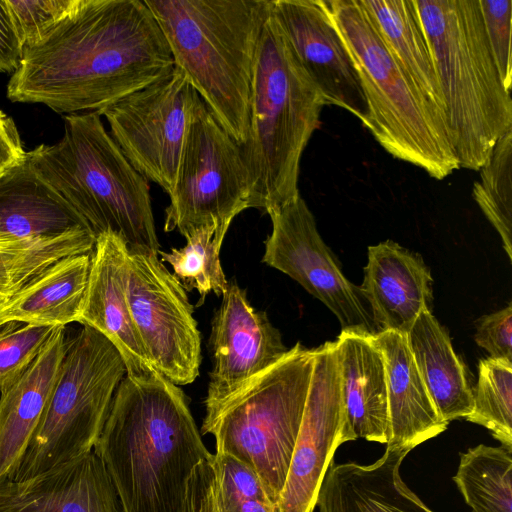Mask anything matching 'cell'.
Returning <instances> with one entry per match:
<instances>
[{
    "instance_id": "obj_1",
    "label": "cell",
    "mask_w": 512,
    "mask_h": 512,
    "mask_svg": "<svg viewBox=\"0 0 512 512\" xmlns=\"http://www.w3.org/2000/svg\"><path fill=\"white\" fill-rule=\"evenodd\" d=\"M173 67L167 41L144 0H77L37 43L24 47L7 97L58 113L99 111Z\"/></svg>"
},
{
    "instance_id": "obj_2",
    "label": "cell",
    "mask_w": 512,
    "mask_h": 512,
    "mask_svg": "<svg viewBox=\"0 0 512 512\" xmlns=\"http://www.w3.org/2000/svg\"><path fill=\"white\" fill-rule=\"evenodd\" d=\"M93 451L120 512H183L191 473L212 456L184 392L156 371L125 375Z\"/></svg>"
},
{
    "instance_id": "obj_3",
    "label": "cell",
    "mask_w": 512,
    "mask_h": 512,
    "mask_svg": "<svg viewBox=\"0 0 512 512\" xmlns=\"http://www.w3.org/2000/svg\"><path fill=\"white\" fill-rule=\"evenodd\" d=\"M187 78L226 132L245 143L254 59L269 0H144Z\"/></svg>"
},
{
    "instance_id": "obj_4",
    "label": "cell",
    "mask_w": 512,
    "mask_h": 512,
    "mask_svg": "<svg viewBox=\"0 0 512 512\" xmlns=\"http://www.w3.org/2000/svg\"><path fill=\"white\" fill-rule=\"evenodd\" d=\"M325 105L269 10L256 47L247 139L240 145L251 208L267 212L300 194L301 158Z\"/></svg>"
},
{
    "instance_id": "obj_5",
    "label": "cell",
    "mask_w": 512,
    "mask_h": 512,
    "mask_svg": "<svg viewBox=\"0 0 512 512\" xmlns=\"http://www.w3.org/2000/svg\"><path fill=\"white\" fill-rule=\"evenodd\" d=\"M27 158L95 238L114 233L129 253L158 256L148 181L123 155L97 111L65 116L63 137L27 152Z\"/></svg>"
},
{
    "instance_id": "obj_6",
    "label": "cell",
    "mask_w": 512,
    "mask_h": 512,
    "mask_svg": "<svg viewBox=\"0 0 512 512\" xmlns=\"http://www.w3.org/2000/svg\"><path fill=\"white\" fill-rule=\"evenodd\" d=\"M434 60L449 139L459 167L478 171L512 127L478 0H414Z\"/></svg>"
},
{
    "instance_id": "obj_7",
    "label": "cell",
    "mask_w": 512,
    "mask_h": 512,
    "mask_svg": "<svg viewBox=\"0 0 512 512\" xmlns=\"http://www.w3.org/2000/svg\"><path fill=\"white\" fill-rule=\"evenodd\" d=\"M357 71L368 107L365 127L394 158L442 180L459 169L448 137L386 48L360 0H324Z\"/></svg>"
},
{
    "instance_id": "obj_8",
    "label": "cell",
    "mask_w": 512,
    "mask_h": 512,
    "mask_svg": "<svg viewBox=\"0 0 512 512\" xmlns=\"http://www.w3.org/2000/svg\"><path fill=\"white\" fill-rule=\"evenodd\" d=\"M313 361L314 348L297 342L203 419L201 432L214 437L215 453L249 466L277 505L300 430Z\"/></svg>"
},
{
    "instance_id": "obj_9",
    "label": "cell",
    "mask_w": 512,
    "mask_h": 512,
    "mask_svg": "<svg viewBox=\"0 0 512 512\" xmlns=\"http://www.w3.org/2000/svg\"><path fill=\"white\" fill-rule=\"evenodd\" d=\"M126 374L116 347L97 330L82 325L67 339L45 411L6 479L25 480L91 452Z\"/></svg>"
},
{
    "instance_id": "obj_10",
    "label": "cell",
    "mask_w": 512,
    "mask_h": 512,
    "mask_svg": "<svg viewBox=\"0 0 512 512\" xmlns=\"http://www.w3.org/2000/svg\"><path fill=\"white\" fill-rule=\"evenodd\" d=\"M169 195L164 230L185 238L216 225L222 246L233 219L251 208V184L241 146L197 98L185 134L176 178Z\"/></svg>"
},
{
    "instance_id": "obj_11",
    "label": "cell",
    "mask_w": 512,
    "mask_h": 512,
    "mask_svg": "<svg viewBox=\"0 0 512 512\" xmlns=\"http://www.w3.org/2000/svg\"><path fill=\"white\" fill-rule=\"evenodd\" d=\"M199 95L176 67L97 111L129 163L167 194L173 188L181 150Z\"/></svg>"
},
{
    "instance_id": "obj_12",
    "label": "cell",
    "mask_w": 512,
    "mask_h": 512,
    "mask_svg": "<svg viewBox=\"0 0 512 512\" xmlns=\"http://www.w3.org/2000/svg\"><path fill=\"white\" fill-rule=\"evenodd\" d=\"M127 303L154 369L177 386L199 375L201 336L194 306L158 256L128 253Z\"/></svg>"
},
{
    "instance_id": "obj_13",
    "label": "cell",
    "mask_w": 512,
    "mask_h": 512,
    "mask_svg": "<svg viewBox=\"0 0 512 512\" xmlns=\"http://www.w3.org/2000/svg\"><path fill=\"white\" fill-rule=\"evenodd\" d=\"M272 231L262 262L288 275L337 317L341 331L375 336L377 328L360 287L350 282L318 232L300 194L269 209Z\"/></svg>"
},
{
    "instance_id": "obj_14",
    "label": "cell",
    "mask_w": 512,
    "mask_h": 512,
    "mask_svg": "<svg viewBox=\"0 0 512 512\" xmlns=\"http://www.w3.org/2000/svg\"><path fill=\"white\" fill-rule=\"evenodd\" d=\"M348 441L335 341L325 342L314 348L303 418L278 503L280 512L314 511L326 470L337 448Z\"/></svg>"
},
{
    "instance_id": "obj_15",
    "label": "cell",
    "mask_w": 512,
    "mask_h": 512,
    "mask_svg": "<svg viewBox=\"0 0 512 512\" xmlns=\"http://www.w3.org/2000/svg\"><path fill=\"white\" fill-rule=\"evenodd\" d=\"M210 344L214 364L205 413L221 406L289 350L266 312L256 311L234 280L228 281L214 313Z\"/></svg>"
},
{
    "instance_id": "obj_16",
    "label": "cell",
    "mask_w": 512,
    "mask_h": 512,
    "mask_svg": "<svg viewBox=\"0 0 512 512\" xmlns=\"http://www.w3.org/2000/svg\"><path fill=\"white\" fill-rule=\"evenodd\" d=\"M269 10L327 105L365 126L368 107L352 58L324 0H269Z\"/></svg>"
},
{
    "instance_id": "obj_17",
    "label": "cell",
    "mask_w": 512,
    "mask_h": 512,
    "mask_svg": "<svg viewBox=\"0 0 512 512\" xmlns=\"http://www.w3.org/2000/svg\"><path fill=\"white\" fill-rule=\"evenodd\" d=\"M124 241L114 233L95 240L79 323L105 336L119 351L127 375L154 372L135 329L127 303V258Z\"/></svg>"
},
{
    "instance_id": "obj_18",
    "label": "cell",
    "mask_w": 512,
    "mask_h": 512,
    "mask_svg": "<svg viewBox=\"0 0 512 512\" xmlns=\"http://www.w3.org/2000/svg\"><path fill=\"white\" fill-rule=\"evenodd\" d=\"M0 512H120V506L92 450L25 480H1Z\"/></svg>"
},
{
    "instance_id": "obj_19",
    "label": "cell",
    "mask_w": 512,
    "mask_h": 512,
    "mask_svg": "<svg viewBox=\"0 0 512 512\" xmlns=\"http://www.w3.org/2000/svg\"><path fill=\"white\" fill-rule=\"evenodd\" d=\"M359 286L379 331L407 335L423 310L432 312L433 278L420 254L392 240L368 247Z\"/></svg>"
},
{
    "instance_id": "obj_20",
    "label": "cell",
    "mask_w": 512,
    "mask_h": 512,
    "mask_svg": "<svg viewBox=\"0 0 512 512\" xmlns=\"http://www.w3.org/2000/svg\"><path fill=\"white\" fill-rule=\"evenodd\" d=\"M411 450L387 447L365 465L332 459L317 494L319 512H435L401 478V464Z\"/></svg>"
},
{
    "instance_id": "obj_21",
    "label": "cell",
    "mask_w": 512,
    "mask_h": 512,
    "mask_svg": "<svg viewBox=\"0 0 512 512\" xmlns=\"http://www.w3.org/2000/svg\"><path fill=\"white\" fill-rule=\"evenodd\" d=\"M345 429L351 441L386 443L389 411L382 352L374 336L341 331L335 341Z\"/></svg>"
},
{
    "instance_id": "obj_22",
    "label": "cell",
    "mask_w": 512,
    "mask_h": 512,
    "mask_svg": "<svg viewBox=\"0 0 512 512\" xmlns=\"http://www.w3.org/2000/svg\"><path fill=\"white\" fill-rule=\"evenodd\" d=\"M67 338L57 326L35 360L0 390V481L16 468L52 394Z\"/></svg>"
},
{
    "instance_id": "obj_23",
    "label": "cell",
    "mask_w": 512,
    "mask_h": 512,
    "mask_svg": "<svg viewBox=\"0 0 512 512\" xmlns=\"http://www.w3.org/2000/svg\"><path fill=\"white\" fill-rule=\"evenodd\" d=\"M385 366L389 429L387 447L411 448L444 432L440 416L413 359L407 335L386 330L374 336Z\"/></svg>"
},
{
    "instance_id": "obj_24",
    "label": "cell",
    "mask_w": 512,
    "mask_h": 512,
    "mask_svg": "<svg viewBox=\"0 0 512 512\" xmlns=\"http://www.w3.org/2000/svg\"><path fill=\"white\" fill-rule=\"evenodd\" d=\"M75 230L90 231L77 211L35 171L26 152L0 177V242L54 238Z\"/></svg>"
},
{
    "instance_id": "obj_25",
    "label": "cell",
    "mask_w": 512,
    "mask_h": 512,
    "mask_svg": "<svg viewBox=\"0 0 512 512\" xmlns=\"http://www.w3.org/2000/svg\"><path fill=\"white\" fill-rule=\"evenodd\" d=\"M360 2L429 114L448 134L433 56L414 0Z\"/></svg>"
},
{
    "instance_id": "obj_26",
    "label": "cell",
    "mask_w": 512,
    "mask_h": 512,
    "mask_svg": "<svg viewBox=\"0 0 512 512\" xmlns=\"http://www.w3.org/2000/svg\"><path fill=\"white\" fill-rule=\"evenodd\" d=\"M422 380L442 419L466 418L473 409V389L466 367L455 353L447 330L433 313L423 310L407 333Z\"/></svg>"
},
{
    "instance_id": "obj_27",
    "label": "cell",
    "mask_w": 512,
    "mask_h": 512,
    "mask_svg": "<svg viewBox=\"0 0 512 512\" xmlns=\"http://www.w3.org/2000/svg\"><path fill=\"white\" fill-rule=\"evenodd\" d=\"M90 263L91 253H85L51 265L11 299L9 320L53 327L79 323Z\"/></svg>"
},
{
    "instance_id": "obj_28",
    "label": "cell",
    "mask_w": 512,
    "mask_h": 512,
    "mask_svg": "<svg viewBox=\"0 0 512 512\" xmlns=\"http://www.w3.org/2000/svg\"><path fill=\"white\" fill-rule=\"evenodd\" d=\"M95 236L75 230L54 238L0 242V299L12 298L54 263L92 253Z\"/></svg>"
},
{
    "instance_id": "obj_29",
    "label": "cell",
    "mask_w": 512,
    "mask_h": 512,
    "mask_svg": "<svg viewBox=\"0 0 512 512\" xmlns=\"http://www.w3.org/2000/svg\"><path fill=\"white\" fill-rule=\"evenodd\" d=\"M453 480L472 512H512V451L505 447L469 448Z\"/></svg>"
},
{
    "instance_id": "obj_30",
    "label": "cell",
    "mask_w": 512,
    "mask_h": 512,
    "mask_svg": "<svg viewBox=\"0 0 512 512\" xmlns=\"http://www.w3.org/2000/svg\"><path fill=\"white\" fill-rule=\"evenodd\" d=\"M472 195L501 237L512 261V127L496 141L488 159L478 170Z\"/></svg>"
},
{
    "instance_id": "obj_31",
    "label": "cell",
    "mask_w": 512,
    "mask_h": 512,
    "mask_svg": "<svg viewBox=\"0 0 512 512\" xmlns=\"http://www.w3.org/2000/svg\"><path fill=\"white\" fill-rule=\"evenodd\" d=\"M216 230V225L202 227L186 238L184 247L159 252L161 261L172 267L185 291L199 293V304L211 292L222 296L228 287L220 261L221 246L215 241Z\"/></svg>"
},
{
    "instance_id": "obj_32",
    "label": "cell",
    "mask_w": 512,
    "mask_h": 512,
    "mask_svg": "<svg viewBox=\"0 0 512 512\" xmlns=\"http://www.w3.org/2000/svg\"><path fill=\"white\" fill-rule=\"evenodd\" d=\"M467 421L487 428L512 451V362L486 358L479 362L473 409Z\"/></svg>"
},
{
    "instance_id": "obj_33",
    "label": "cell",
    "mask_w": 512,
    "mask_h": 512,
    "mask_svg": "<svg viewBox=\"0 0 512 512\" xmlns=\"http://www.w3.org/2000/svg\"><path fill=\"white\" fill-rule=\"evenodd\" d=\"M220 512H280L258 475L238 459L212 455Z\"/></svg>"
},
{
    "instance_id": "obj_34",
    "label": "cell",
    "mask_w": 512,
    "mask_h": 512,
    "mask_svg": "<svg viewBox=\"0 0 512 512\" xmlns=\"http://www.w3.org/2000/svg\"><path fill=\"white\" fill-rule=\"evenodd\" d=\"M55 328L16 321L0 326V390L35 360Z\"/></svg>"
},
{
    "instance_id": "obj_35",
    "label": "cell",
    "mask_w": 512,
    "mask_h": 512,
    "mask_svg": "<svg viewBox=\"0 0 512 512\" xmlns=\"http://www.w3.org/2000/svg\"><path fill=\"white\" fill-rule=\"evenodd\" d=\"M6 2L23 47L37 43L77 4V0H6Z\"/></svg>"
},
{
    "instance_id": "obj_36",
    "label": "cell",
    "mask_w": 512,
    "mask_h": 512,
    "mask_svg": "<svg viewBox=\"0 0 512 512\" xmlns=\"http://www.w3.org/2000/svg\"><path fill=\"white\" fill-rule=\"evenodd\" d=\"M488 43L505 89L512 87V0H478Z\"/></svg>"
},
{
    "instance_id": "obj_37",
    "label": "cell",
    "mask_w": 512,
    "mask_h": 512,
    "mask_svg": "<svg viewBox=\"0 0 512 512\" xmlns=\"http://www.w3.org/2000/svg\"><path fill=\"white\" fill-rule=\"evenodd\" d=\"M474 338L490 358L512 362V304L480 317Z\"/></svg>"
},
{
    "instance_id": "obj_38",
    "label": "cell",
    "mask_w": 512,
    "mask_h": 512,
    "mask_svg": "<svg viewBox=\"0 0 512 512\" xmlns=\"http://www.w3.org/2000/svg\"><path fill=\"white\" fill-rule=\"evenodd\" d=\"M183 512H220L212 456L200 462L191 473L186 485Z\"/></svg>"
},
{
    "instance_id": "obj_39",
    "label": "cell",
    "mask_w": 512,
    "mask_h": 512,
    "mask_svg": "<svg viewBox=\"0 0 512 512\" xmlns=\"http://www.w3.org/2000/svg\"><path fill=\"white\" fill-rule=\"evenodd\" d=\"M24 47L15 30L6 0H0V71L14 73Z\"/></svg>"
},
{
    "instance_id": "obj_40",
    "label": "cell",
    "mask_w": 512,
    "mask_h": 512,
    "mask_svg": "<svg viewBox=\"0 0 512 512\" xmlns=\"http://www.w3.org/2000/svg\"><path fill=\"white\" fill-rule=\"evenodd\" d=\"M25 157L13 119L0 110V177Z\"/></svg>"
},
{
    "instance_id": "obj_41",
    "label": "cell",
    "mask_w": 512,
    "mask_h": 512,
    "mask_svg": "<svg viewBox=\"0 0 512 512\" xmlns=\"http://www.w3.org/2000/svg\"><path fill=\"white\" fill-rule=\"evenodd\" d=\"M12 298L0 299V326L10 321L7 315V306Z\"/></svg>"
}]
</instances>
